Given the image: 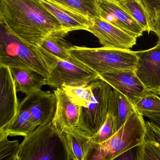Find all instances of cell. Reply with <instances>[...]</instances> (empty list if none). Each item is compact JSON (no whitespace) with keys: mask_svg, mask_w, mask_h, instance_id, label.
Listing matches in <instances>:
<instances>
[{"mask_svg":"<svg viewBox=\"0 0 160 160\" xmlns=\"http://www.w3.org/2000/svg\"><path fill=\"white\" fill-rule=\"evenodd\" d=\"M136 54V75L149 91L160 95V44Z\"/></svg>","mask_w":160,"mask_h":160,"instance_id":"cell-8","label":"cell"},{"mask_svg":"<svg viewBox=\"0 0 160 160\" xmlns=\"http://www.w3.org/2000/svg\"><path fill=\"white\" fill-rule=\"evenodd\" d=\"M40 2L59 22L67 33L76 30L88 31L91 26V21L62 7L53 0H40Z\"/></svg>","mask_w":160,"mask_h":160,"instance_id":"cell-15","label":"cell"},{"mask_svg":"<svg viewBox=\"0 0 160 160\" xmlns=\"http://www.w3.org/2000/svg\"><path fill=\"white\" fill-rule=\"evenodd\" d=\"M87 31L95 35L105 48L130 50L137 38L131 36L100 18H96Z\"/></svg>","mask_w":160,"mask_h":160,"instance_id":"cell-10","label":"cell"},{"mask_svg":"<svg viewBox=\"0 0 160 160\" xmlns=\"http://www.w3.org/2000/svg\"><path fill=\"white\" fill-rule=\"evenodd\" d=\"M0 23L20 40L36 47L52 33L64 31L40 0H1Z\"/></svg>","mask_w":160,"mask_h":160,"instance_id":"cell-1","label":"cell"},{"mask_svg":"<svg viewBox=\"0 0 160 160\" xmlns=\"http://www.w3.org/2000/svg\"><path fill=\"white\" fill-rule=\"evenodd\" d=\"M140 2L146 11L150 31L155 33L158 38L157 44H160V9L150 8Z\"/></svg>","mask_w":160,"mask_h":160,"instance_id":"cell-27","label":"cell"},{"mask_svg":"<svg viewBox=\"0 0 160 160\" xmlns=\"http://www.w3.org/2000/svg\"><path fill=\"white\" fill-rule=\"evenodd\" d=\"M37 128L27 103L24 100L19 103L18 112L12 121L2 130L9 136H22L24 137Z\"/></svg>","mask_w":160,"mask_h":160,"instance_id":"cell-19","label":"cell"},{"mask_svg":"<svg viewBox=\"0 0 160 160\" xmlns=\"http://www.w3.org/2000/svg\"><path fill=\"white\" fill-rule=\"evenodd\" d=\"M62 7L86 18L92 21L96 18H100L96 5V0H53Z\"/></svg>","mask_w":160,"mask_h":160,"instance_id":"cell-21","label":"cell"},{"mask_svg":"<svg viewBox=\"0 0 160 160\" xmlns=\"http://www.w3.org/2000/svg\"><path fill=\"white\" fill-rule=\"evenodd\" d=\"M59 129L67 143L71 160H84L92 137L78 127Z\"/></svg>","mask_w":160,"mask_h":160,"instance_id":"cell-16","label":"cell"},{"mask_svg":"<svg viewBox=\"0 0 160 160\" xmlns=\"http://www.w3.org/2000/svg\"><path fill=\"white\" fill-rule=\"evenodd\" d=\"M81 64L98 75L135 71L138 58L131 50L72 46L68 51Z\"/></svg>","mask_w":160,"mask_h":160,"instance_id":"cell-5","label":"cell"},{"mask_svg":"<svg viewBox=\"0 0 160 160\" xmlns=\"http://www.w3.org/2000/svg\"><path fill=\"white\" fill-rule=\"evenodd\" d=\"M137 111L132 102L119 92L113 89L109 101L108 114L114 118L117 132Z\"/></svg>","mask_w":160,"mask_h":160,"instance_id":"cell-17","label":"cell"},{"mask_svg":"<svg viewBox=\"0 0 160 160\" xmlns=\"http://www.w3.org/2000/svg\"><path fill=\"white\" fill-rule=\"evenodd\" d=\"M68 34L64 31L52 33L46 38L39 47L62 60L77 65H84L73 58L68 52L72 46L64 39Z\"/></svg>","mask_w":160,"mask_h":160,"instance_id":"cell-18","label":"cell"},{"mask_svg":"<svg viewBox=\"0 0 160 160\" xmlns=\"http://www.w3.org/2000/svg\"><path fill=\"white\" fill-rule=\"evenodd\" d=\"M23 100L27 103L37 127L52 122L57 108L55 93L41 90L27 95Z\"/></svg>","mask_w":160,"mask_h":160,"instance_id":"cell-13","label":"cell"},{"mask_svg":"<svg viewBox=\"0 0 160 160\" xmlns=\"http://www.w3.org/2000/svg\"><path fill=\"white\" fill-rule=\"evenodd\" d=\"M141 2L152 8L160 9V0H141Z\"/></svg>","mask_w":160,"mask_h":160,"instance_id":"cell-31","label":"cell"},{"mask_svg":"<svg viewBox=\"0 0 160 160\" xmlns=\"http://www.w3.org/2000/svg\"><path fill=\"white\" fill-rule=\"evenodd\" d=\"M117 132L114 118L108 114L107 118L99 131L92 137V141L96 144H102L110 139Z\"/></svg>","mask_w":160,"mask_h":160,"instance_id":"cell-26","label":"cell"},{"mask_svg":"<svg viewBox=\"0 0 160 160\" xmlns=\"http://www.w3.org/2000/svg\"><path fill=\"white\" fill-rule=\"evenodd\" d=\"M93 97L87 107H80L78 127L93 137L105 122L108 114V107L112 87L101 79L90 84Z\"/></svg>","mask_w":160,"mask_h":160,"instance_id":"cell-6","label":"cell"},{"mask_svg":"<svg viewBox=\"0 0 160 160\" xmlns=\"http://www.w3.org/2000/svg\"><path fill=\"white\" fill-rule=\"evenodd\" d=\"M17 92L28 95L41 90L44 78L32 71L17 68H10Z\"/></svg>","mask_w":160,"mask_h":160,"instance_id":"cell-20","label":"cell"},{"mask_svg":"<svg viewBox=\"0 0 160 160\" xmlns=\"http://www.w3.org/2000/svg\"><path fill=\"white\" fill-rule=\"evenodd\" d=\"M20 160H71L66 141L52 122L41 125L20 143Z\"/></svg>","mask_w":160,"mask_h":160,"instance_id":"cell-2","label":"cell"},{"mask_svg":"<svg viewBox=\"0 0 160 160\" xmlns=\"http://www.w3.org/2000/svg\"><path fill=\"white\" fill-rule=\"evenodd\" d=\"M138 113L142 116H160V98L150 92L134 104Z\"/></svg>","mask_w":160,"mask_h":160,"instance_id":"cell-24","label":"cell"},{"mask_svg":"<svg viewBox=\"0 0 160 160\" xmlns=\"http://www.w3.org/2000/svg\"><path fill=\"white\" fill-rule=\"evenodd\" d=\"M100 18L135 38L143 35V29L115 0H96Z\"/></svg>","mask_w":160,"mask_h":160,"instance_id":"cell-12","label":"cell"},{"mask_svg":"<svg viewBox=\"0 0 160 160\" xmlns=\"http://www.w3.org/2000/svg\"><path fill=\"white\" fill-rule=\"evenodd\" d=\"M11 69L0 65V129L11 123L17 114L19 103Z\"/></svg>","mask_w":160,"mask_h":160,"instance_id":"cell-9","label":"cell"},{"mask_svg":"<svg viewBox=\"0 0 160 160\" xmlns=\"http://www.w3.org/2000/svg\"><path fill=\"white\" fill-rule=\"evenodd\" d=\"M99 79L97 74L84 65H77L58 59L51 68L48 77L44 79V85L61 89L63 85L87 86Z\"/></svg>","mask_w":160,"mask_h":160,"instance_id":"cell-7","label":"cell"},{"mask_svg":"<svg viewBox=\"0 0 160 160\" xmlns=\"http://www.w3.org/2000/svg\"><path fill=\"white\" fill-rule=\"evenodd\" d=\"M142 148V144L136 146L111 160H139Z\"/></svg>","mask_w":160,"mask_h":160,"instance_id":"cell-30","label":"cell"},{"mask_svg":"<svg viewBox=\"0 0 160 160\" xmlns=\"http://www.w3.org/2000/svg\"><path fill=\"white\" fill-rule=\"evenodd\" d=\"M61 89L64 91L70 100L78 106L87 107L93 97L90 84L78 87L63 85Z\"/></svg>","mask_w":160,"mask_h":160,"instance_id":"cell-23","label":"cell"},{"mask_svg":"<svg viewBox=\"0 0 160 160\" xmlns=\"http://www.w3.org/2000/svg\"><path fill=\"white\" fill-rule=\"evenodd\" d=\"M115 2L134 20L143 31L150 32L147 14L140 0H115Z\"/></svg>","mask_w":160,"mask_h":160,"instance_id":"cell-22","label":"cell"},{"mask_svg":"<svg viewBox=\"0 0 160 160\" xmlns=\"http://www.w3.org/2000/svg\"><path fill=\"white\" fill-rule=\"evenodd\" d=\"M54 93L56 95L57 104L52 122L59 129L78 127L80 107L74 104L62 89H56Z\"/></svg>","mask_w":160,"mask_h":160,"instance_id":"cell-14","label":"cell"},{"mask_svg":"<svg viewBox=\"0 0 160 160\" xmlns=\"http://www.w3.org/2000/svg\"><path fill=\"white\" fill-rule=\"evenodd\" d=\"M138 111L133 114L116 134L105 142H91L84 160H111L128 150L143 144L146 124Z\"/></svg>","mask_w":160,"mask_h":160,"instance_id":"cell-4","label":"cell"},{"mask_svg":"<svg viewBox=\"0 0 160 160\" xmlns=\"http://www.w3.org/2000/svg\"><path fill=\"white\" fill-rule=\"evenodd\" d=\"M0 65L32 71L44 79L50 74L44 56L38 47L29 44L0 23Z\"/></svg>","mask_w":160,"mask_h":160,"instance_id":"cell-3","label":"cell"},{"mask_svg":"<svg viewBox=\"0 0 160 160\" xmlns=\"http://www.w3.org/2000/svg\"><path fill=\"white\" fill-rule=\"evenodd\" d=\"M100 79L119 92L134 105L149 93L136 75L135 71H123L98 75Z\"/></svg>","mask_w":160,"mask_h":160,"instance_id":"cell-11","label":"cell"},{"mask_svg":"<svg viewBox=\"0 0 160 160\" xmlns=\"http://www.w3.org/2000/svg\"><path fill=\"white\" fill-rule=\"evenodd\" d=\"M7 133L0 129V160H14L18 155L20 144L17 140L10 141Z\"/></svg>","mask_w":160,"mask_h":160,"instance_id":"cell-25","label":"cell"},{"mask_svg":"<svg viewBox=\"0 0 160 160\" xmlns=\"http://www.w3.org/2000/svg\"><path fill=\"white\" fill-rule=\"evenodd\" d=\"M145 138L156 142L160 146V128L151 121H145Z\"/></svg>","mask_w":160,"mask_h":160,"instance_id":"cell-29","label":"cell"},{"mask_svg":"<svg viewBox=\"0 0 160 160\" xmlns=\"http://www.w3.org/2000/svg\"><path fill=\"white\" fill-rule=\"evenodd\" d=\"M139 160H160V146L156 142L145 138Z\"/></svg>","mask_w":160,"mask_h":160,"instance_id":"cell-28","label":"cell"},{"mask_svg":"<svg viewBox=\"0 0 160 160\" xmlns=\"http://www.w3.org/2000/svg\"><path fill=\"white\" fill-rule=\"evenodd\" d=\"M14 160H20V159H19V157H18V156H17V157H16L15 158Z\"/></svg>","mask_w":160,"mask_h":160,"instance_id":"cell-33","label":"cell"},{"mask_svg":"<svg viewBox=\"0 0 160 160\" xmlns=\"http://www.w3.org/2000/svg\"><path fill=\"white\" fill-rule=\"evenodd\" d=\"M150 121L153 123V124L158 126L160 128V116H147Z\"/></svg>","mask_w":160,"mask_h":160,"instance_id":"cell-32","label":"cell"}]
</instances>
